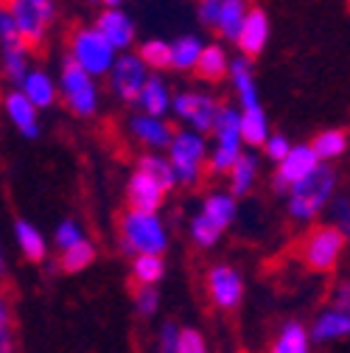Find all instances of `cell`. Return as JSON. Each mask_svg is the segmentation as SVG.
<instances>
[{
	"instance_id": "obj_15",
	"label": "cell",
	"mask_w": 350,
	"mask_h": 353,
	"mask_svg": "<svg viewBox=\"0 0 350 353\" xmlns=\"http://www.w3.org/2000/svg\"><path fill=\"white\" fill-rule=\"evenodd\" d=\"M129 135H132V141L141 143L146 152H165L171 143V135H174V126L168 118L135 112L129 118Z\"/></svg>"
},
{
	"instance_id": "obj_16",
	"label": "cell",
	"mask_w": 350,
	"mask_h": 353,
	"mask_svg": "<svg viewBox=\"0 0 350 353\" xmlns=\"http://www.w3.org/2000/svg\"><path fill=\"white\" fill-rule=\"evenodd\" d=\"M99 28V34L110 42V46L121 54V51H132L135 37H138V26L123 9H101V14L93 23Z\"/></svg>"
},
{
	"instance_id": "obj_10",
	"label": "cell",
	"mask_w": 350,
	"mask_h": 353,
	"mask_svg": "<svg viewBox=\"0 0 350 353\" xmlns=\"http://www.w3.org/2000/svg\"><path fill=\"white\" fill-rule=\"evenodd\" d=\"M149 73L152 70L141 62V57L135 51H121L104 79L110 84V93L121 104H135V99H138V93H141V87H143Z\"/></svg>"
},
{
	"instance_id": "obj_12",
	"label": "cell",
	"mask_w": 350,
	"mask_h": 353,
	"mask_svg": "<svg viewBox=\"0 0 350 353\" xmlns=\"http://www.w3.org/2000/svg\"><path fill=\"white\" fill-rule=\"evenodd\" d=\"M28 70H31V48L6 20V28L0 34V73L12 87H20Z\"/></svg>"
},
{
	"instance_id": "obj_33",
	"label": "cell",
	"mask_w": 350,
	"mask_h": 353,
	"mask_svg": "<svg viewBox=\"0 0 350 353\" xmlns=\"http://www.w3.org/2000/svg\"><path fill=\"white\" fill-rule=\"evenodd\" d=\"M311 152L317 154L320 163H333L339 157L347 154V132L344 129H322L320 135H314V141L309 143Z\"/></svg>"
},
{
	"instance_id": "obj_46",
	"label": "cell",
	"mask_w": 350,
	"mask_h": 353,
	"mask_svg": "<svg viewBox=\"0 0 350 353\" xmlns=\"http://www.w3.org/2000/svg\"><path fill=\"white\" fill-rule=\"evenodd\" d=\"M99 3H101L104 9H123L126 0H99Z\"/></svg>"
},
{
	"instance_id": "obj_7",
	"label": "cell",
	"mask_w": 350,
	"mask_h": 353,
	"mask_svg": "<svg viewBox=\"0 0 350 353\" xmlns=\"http://www.w3.org/2000/svg\"><path fill=\"white\" fill-rule=\"evenodd\" d=\"M68 57L93 79H104L118 57V51L99 34L96 26H79L70 34V48Z\"/></svg>"
},
{
	"instance_id": "obj_5",
	"label": "cell",
	"mask_w": 350,
	"mask_h": 353,
	"mask_svg": "<svg viewBox=\"0 0 350 353\" xmlns=\"http://www.w3.org/2000/svg\"><path fill=\"white\" fill-rule=\"evenodd\" d=\"M6 20L31 51L42 48L56 23V0H9Z\"/></svg>"
},
{
	"instance_id": "obj_8",
	"label": "cell",
	"mask_w": 350,
	"mask_h": 353,
	"mask_svg": "<svg viewBox=\"0 0 350 353\" xmlns=\"http://www.w3.org/2000/svg\"><path fill=\"white\" fill-rule=\"evenodd\" d=\"M344 247H347V236H342L331 225H317L305 233L300 244V258L305 263V270H311L317 275H328L339 267Z\"/></svg>"
},
{
	"instance_id": "obj_29",
	"label": "cell",
	"mask_w": 350,
	"mask_h": 353,
	"mask_svg": "<svg viewBox=\"0 0 350 353\" xmlns=\"http://www.w3.org/2000/svg\"><path fill=\"white\" fill-rule=\"evenodd\" d=\"M238 121H241V141L247 149H260L264 141L269 138V115L264 107L255 110H238Z\"/></svg>"
},
{
	"instance_id": "obj_48",
	"label": "cell",
	"mask_w": 350,
	"mask_h": 353,
	"mask_svg": "<svg viewBox=\"0 0 350 353\" xmlns=\"http://www.w3.org/2000/svg\"><path fill=\"white\" fill-rule=\"evenodd\" d=\"M6 272V252H3V244H0V275Z\"/></svg>"
},
{
	"instance_id": "obj_4",
	"label": "cell",
	"mask_w": 350,
	"mask_h": 353,
	"mask_svg": "<svg viewBox=\"0 0 350 353\" xmlns=\"http://www.w3.org/2000/svg\"><path fill=\"white\" fill-rule=\"evenodd\" d=\"M165 157L174 168V176H177V185H199L207 171V135H199L191 129H174Z\"/></svg>"
},
{
	"instance_id": "obj_11",
	"label": "cell",
	"mask_w": 350,
	"mask_h": 353,
	"mask_svg": "<svg viewBox=\"0 0 350 353\" xmlns=\"http://www.w3.org/2000/svg\"><path fill=\"white\" fill-rule=\"evenodd\" d=\"M207 297L218 312H236L244 300V278L230 263H216L207 270Z\"/></svg>"
},
{
	"instance_id": "obj_9",
	"label": "cell",
	"mask_w": 350,
	"mask_h": 353,
	"mask_svg": "<svg viewBox=\"0 0 350 353\" xmlns=\"http://www.w3.org/2000/svg\"><path fill=\"white\" fill-rule=\"evenodd\" d=\"M222 107L213 93L207 90H180L171 96V110L168 115H174L183 129H191V132H199V135H207L213 121H216V112Z\"/></svg>"
},
{
	"instance_id": "obj_27",
	"label": "cell",
	"mask_w": 350,
	"mask_h": 353,
	"mask_svg": "<svg viewBox=\"0 0 350 353\" xmlns=\"http://www.w3.org/2000/svg\"><path fill=\"white\" fill-rule=\"evenodd\" d=\"M269 353H311L309 328L300 320H286L269 345Z\"/></svg>"
},
{
	"instance_id": "obj_37",
	"label": "cell",
	"mask_w": 350,
	"mask_h": 353,
	"mask_svg": "<svg viewBox=\"0 0 350 353\" xmlns=\"http://www.w3.org/2000/svg\"><path fill=\"white\" fill-rule=\"evenodd\" d=\"M188 233H191V241L196 244V247H202V250H210V247H216L218 244V239H222L225 233H218L207 219L202 216V213H196L194 219H191V225H188Z\"/></svg>"
},
{
	"instance_id": "obj_21",
	"label": "cell",
	"mask_w": 350,
	"mask_h": 353,
	"mask_svg": "<svg viewBox=\"0 0 350 353\" xmlns=\"http://www.w3.org/2000/svg\"><path fill=\"white\" fill-rule=\"evenodd\" d=\"M171 96H174V93H171L168 79H165L163 73H149L132 107H138V112H143V115L165 118L168 110H171Z\"/></svg>"
},
{
	"instance_id": "obj_17",
	"label": "cell",
	"mask_w": 350,
	"mask_h": 353,
	"mask_svg": "<svg viewBox=\"0 0 350 353\" xmlns=\"http://www.w3.org/2000/svg\"><path fill=\"white\" fill-rule=\"evenodd\" d=\"M165 191L143 171H132V176L126 180V208L129 210H143V213H160L165 202Z\"/></svg>"
},
{
	"instance_id": "obj_30",
	"label": "cell",
	"mask_w": 350,
	"mask_h": 353,
	"mask_svg": "<svg viewBox=\"0 0 350 353\" xmlns=\"http://www.w3.org/2000/svg\"><path fill=\"white\" fill-rule=\"evenodd\" d=\"M96 244L90 241V239H79L76 244H70V247H65V250H59V270L62 272H68V275H79V272H84V270H90L93 267V261H96Z\"/></svg>"
},
{
	"instance_id": "obj_38",
	"label": "cell",
	"mask_w": 350,
	"mask_h": 353,
	"mask_svg": "<svg viewBox=\"0 0 350 353\" xmlns=\"http://www.w3.org/2000/svg\"><path fill=\"white\" fill-rule=\"evenodd\" d=\"M0 353H17V342H14V320H12V308L9 300L0 289Z\"/></svg>"
},
{
	"instance_id": "obj_44",
	"label": "cell",
	"mask_w": 350,
	"mask_h": 353,
	"mask_svg": "<svg viewBox=\"0 0 350 353\" xmlns=\"http://www.w3.org/2000/svg\"><path fill=\"white\" fill-rule=\"evenodd\" d=\"M218 6H222V0H196V17L205 28H216V17H218Z\"/></svg>"
},
{
	"instance_id": "obj_32",
	"label": "cell",
	"mask_w": 350,
	"mask_h": 353,
	"mask_svg": "<svg viewBox=\"0 0 350 353\" xmlns=\"http://www.w3.org/2000/svg\"><path fill=\"white\" fill-rule=\"evenodd\" d=\"M135 168L143 171V174H149L165 194L177 188V176H174V168H171V163H168V157H165L163 152H143V154L138 157Z\"/></svg>"
},
{
	"instance_id": "obj_24",
	"label": "cell",
	"mask_w": 350,
	"mask_h": 353,
	"mask_svg": "<svg viewBox=\"0 0 350 353\" xmlns=\"http://www.w3.org/2000/svg\"><path fill=\"white\" fill-rule=\"evenodd\" d=\"M199 213L207 219V222H210L218 233H225V230L233 228L236 216H238V199L230 196L227 191H213V194L205 196Z\"/></svg>"
},
{
	"instance_id": "obj_3",
	"label": "cell",
	"mask_w": 350,
	"mask_h": 353,
	"mask_svg": "<svg viewBox=\"0 0 350 353\" xmlns=\"http://www.w3.org/2000/svg\"><path fill=\"white\" fill-rule=\"evenodd\" d=\"M210 141H207V171L213 176H225L230 165L238 160L244 152L241 141V121H238V107L222 104L216 112V121L210 126Z\"/></svg>"
},
{
	"instance_id": "obj_19",
	"label": "cell",
	"mask_w": 350,
	"mask_h": 353,
	"mask_svg": "<svg viewBox=\"0 0 350 353\" xmlns=\"http://www.w3.org/2000/svg\"><path fill=\"white\" fill-rule=\"evenodd\" d=\"M227 79H230L233 93H236V99H238V110H255V107H260L258 79H255L252 62H249L247 57H236V59H230Z\"/></svg>"
},
{
	"instance_id": "obj_28",
	"label": "cell",
	"mask_w": 350,
	"mask_h": 353,
	"mask_svg": "<svg viewBox=\"0 0 350 353\" xmlns=\"http://www.w3.org/2000/svg\"><path fill=\"white\" fill-rule=\"evenodd\" d=\"M171 46V65L168 70H177V73H194L196 68V59L205 48L202 37L196 34H185V37H177L174 42H168Z\"/></svg>"
},
{
	"instance_id": "obj_22",
	"label": "cell",
	"mask_w": 350,
	"mask_h": 353,
	"mask_svg": "<svg viewBox=\"0 0 350 353\" xmlns=\"http://www.w3.org/2000/svg\"><path fill=\"white\" fill-rule=\"evenodd\" d=\"M3 112L23 138H28V141L39 138V110H34L28 104V99L17 90V87L3 96Z\"/></svg>"
},
{
	"instance_id": "obj_25",
	"label": "cell",
	"mask_w": 350,
	"mask_h": 353,
	"mask_svg": "<svg viewBox=\"0 0 350 353\" xmlns=\"http://www.w3.org/2000/svg\"><path fill=\"white\" fill-rule=\"evenodd\" d=\"M227 68H230V54H227V48L218 46V42H210V46L202 48L194 73H196L202 81L216 84V81L227 79Z\"/></svg>"
},
{
	"instance_id": "obj_40",
	"label": "cell",
	"mask_w": 350,
	"mask_h": 353,
	"mask_svg": "<svg viewBox=\"0 0 350 353\" xmlns=\"http://www.w3.org/2000/svg\"><path fill=\"white\" fill-rule=\"evenodd\" d=\"M79 239H84V228L76 222V219H62V222L56 225V230H54L51 244H54V247H56V252H59V250H65V247L76 244Z\"/></svg>"
},
{
	"instance_id": "obj_39",
	"label": "cell",
	"mask_w": 350,
	"mask_h": 353,
	"mask_svg": "<svg viewBox=\"0 0 350 353\" xmlns=\"http://www.w3.org/2000/svg\"><path fill=\"white\" fill-rule=\"evenodd\" d=\"M325 210H328V216H331L328 225L336 228L342 236H347V233H350V199H347V194H333Z\"/></svg>"
},
{
	"instance_id": "obj_6",
	"label": "cell",
	"mask_w": 350,
	"mask_h": 353,
	"mask_svg": "<svg viewBox=\"0 0 350 353\" xmlns=\"http://www.w3.org/2000/svg\"><path fill=\"white\" fill-rule=\"evenodd\" d=\"M56 93L65 101V107L76 118H93L101 107V87L99 79L87 76L70 57L62 59L59 76H56Z\"/></svg>"
},
{
	"instance_id": "obj_34",
	"label": "cell",
	"mask_w": 350,
	"mask_h": 353,
	"mask_svg": "<svg viewBox=\"0 0 350 353\" xmlns=\"http://www.w3.org/2000/svg\"><path fill=\"white\" fill-rule=\"evenodd\" d=\"M132 261V281L138 286H160V281L165 278V261L163 255H135Z\"/></svg>"
},
{
	"instance_id": "obj_18",
	"label": "cell",
	"mask_w": 350,
	"mask_h": 353,
	"mask_svg": "<svg viewBox=\"0 0 350 353\" xmlns=\"http://www.w3.org/2000/svg\"><path fill=\"white\" fill-rule=\"evenodd\" d=\"M17 90L28 99V104L34 110H51L56 101H59V93H56V76H51L45 68H31L25 73V79L20 81Z\"/></svg>"
},
{
	"instance_id": "obj_26",
	"label": "cell",
	"mask_w": 350,
	"mask_h": 353,
	"mask_svg": "<svg viewBox=\"0 0 350 353\" xmlns=\"http://www.w3.org/2000/svg\"><path fill=\"white\" fill-rule=\"evenodd\" d=\"M14 241H17V250L23 252V258L31 261V263H42L48 258L45 236H42L39 228H34L28 219H17L14 222Z\"/></svg>"
},
{
	"instance_id": "obj_14",
	"label": "cell",
	"mask_w": 350,
	"mask_h": 353,
	"mask_svg": "<svg viewBox=\"0 0 350 353\" xmlns=\"http://www.w3.org/2000/svg\"><path fill=\"white\" fill-rule=\"evenodd\" d=\"M269 37H272V26H269V17L264 9H252L247 12L238 34H236V42L233 46L241 51V57L247 59H255L264 54V48L269 46Z\"/></svg>"
},
{
	"instance_id": "obj_41",
	"label": "cell",
	"mask_w": 350,
	"mask_h": 353,
	"mask_svg": "<svg viewBox=\"0 0 350 353\" xmlns=\"http://www.w3.org/2000/svg\"><path fill=\"white\" fill-rule=\"evenodd\" d=\"M177 353H210V345L205 339V334L199 328H180V339H177Z\"/></svg>"
},
{
	"instance_id": "obj_49",
	"label": "cell",
	"mask_w": 350,
	"mask_h": 353,
	"mask_svg": "<svg viewBox=\"0 0 350 353\" xmlns=\"http://www.w3.org/2000/svg\"><path fill=\"white\" fill-rule=\"evenodd\" d=\"M0 3H3V6H6V3H9V0H0Z\"/></svg>"
},
{
	"instance_id": "obj_31",
	"label": "cell",
	"mask_w": 350,
	"mask_h": 353,
	"mask_svg": "<svg viewBox=\"0 0 350 353\" xmlns=\"http://www.w3.org/2000/svg\"><path fill=\"white\" fill-rule=\"evenodd\" d=\"M247 12H249V0H222L213 31L222 39H227V42H236V34H238Z\"/></svg>"
},
{
	"instance_id": "obj_23",
	"label": "cell",
	"mask_w": 350,
	"mask_h": 353,
	"mask_svg": "<svg viewBox=\"0 0 350 353\" xmlns=\"http://www.w3.org/2000/svg\"><path fill=\"white\" fill-rule=\"evenodd\" d=\"M258 176H260V160H258V154L255 152H241L238 154V160L230 165V171H227V194L230 196H247L252 188H255V183H258Z\"/></svg>"
},
{
	"instance_id": "obj_1",
	"label": "cell",
	"mask_w": 350,
	"mask_h": 353,
	"mask_svg": "<svg viewBox=\"0 0 350 353\" xmlns=\"http://www.w3.org/2000/svg\"><path fill=\"white\" fill-rule=\"evenodd\" d=\"M339 188V171L328 163H320L311 174H305L300 183H294L286 191V210L294 222L311 225L320 219L331 202V196Z\"/></svg>"
},
{
	"instance_id": "obj_13",
	"label": "cell",
	"mask_w": 350,
	"mask_h": 353,
	"mask_svg": "<svg viewBox=\"0 0 350 353\" xmlns=\"http://www.w3.org/2000/svg\"><path fill=\"white\" fill-rule=\"evenodd\" d=\"M275 165L278 168H275V176H272V188L286 196V191L294 183H300L305 174H311L320 165V160H317V154L311 152L309 143H291V149L286 152V157L280 163H275Z\"/></svg>"
},
{
	"instance_id": "obj_2",
	"label": "cell",
	"mask_w": 350,
	"mask_h": 353,
	"mask_svg": "<svg viewBox=\"0 0 350 353\" xmlns=\"http://www.w3.org/2000/svg\"><path fill=\"white\" fill-rule=\"evenodd\" d=\"M118 239L121 252L135 255H163L168 250V228L160 213H143V210H123L118 219Z\"/></svg>"
},
{
	"instance_id": "obj_42",
	"label": "cell",
	"mask_w": 350,
	"mask_h": 353,
	"mask_svg": "<svg viewBox=\"0 0 350 353\" xmlns=\"http://www.w3.org/2000/svg\"><path fill=\"white\" fill-rule=\"evenodd\" d=\"M177 339H180V325L165 320L157 331V353H177Z\"/></svg>"
},
{
	"instance_id": "obj_20",
	"label": "cell",
	"mask_w": 350,
	"mask_h": 353,
	"mask_svg": "<svg viewBox=\"0 0 350 353\" xmlns=\"http://www.w3.org/2000/svg\"><path fill=\"white\" fill-rule=\"evenodd\" d=\"M350 334V312L344 308H322V312L314 317V323L309 325V339L311 345H331L339 342Z\"/></svg>"
},
{
	"instance_id": "obj_45",
	"label": "cell",
	"mask_w": 350,
	"mask_h": 353,
	"mask_svg": "<svg viewBox=\"0 0 350 353\" xmlns=\"http://www.w3.org/2000/svg\"><path fill=\"white\" fill-rule=\"evenodd\" d=\"M331 305L350 312V283H347V281H339V283H336V289H333V294H331Z\"/></svg>"
},
{
	"instance_id": "obj_36",
	"label": "cell",
	"mask_w": 350,
	"mask_h": 353,
	"mask_svg": "<svg viewBox=\"0 0 350 353\" xmlns=\"http://www.w3.org/2000/svg\"><path fill=\"white\" fill-rule=\"evenodd\" d=\"M160 303H163L160 286H135V292H132V305H135V312H138L143 320H152V317L160 312Z\"/></svg>"
},
{
	"instance_id": "obj_35",
	"label": "cell",
	"mask_w": 350,
	"mask_h": 353,
	"mask_svg": "<svg viewBox=\"0 0 350 353\" xmlns=\"http://www.w3.org/2000/svg\"><path fill=\"white\" fill-rule=\"evenodd\" d=\"M135 54L141 57V62H143L152 73H163V70H168V65H171V46H168V39L152 37V39L141 42V48H138Z\"/></svg>"
},
{
	"instance_id": "obj_47",
	"label": "cell",
	"mask_w": 350,
	"mask_h": 353,
	"mask_svg": "<svg viewBox=\"0 0 350 353\" xmlns=\"http://www.w3.org/2000/svg\"><path fill=\"white\" fill-rule=\"evenodd\" d=\"M3 28H6V6L0 3V34H3Z\"/></svg>"
},
{
	"instance_id": "obj_43",
	"label": "cell",
	"mask_w": 350,
	"mask_h": 353,
	"mask_svg": "<svg viewBox=\"0 0 350 353\" xmlns=\"http://www.w3.org/2000/svg\"><path fill=\"white\" fill-rule=\"evenodd\" d=\"M264 154L272 160V163H280L283 157H286V152L291 149V141L286 138V135H280V132H269V138L264 141Z\"/></svg>"
}]
</instances>
